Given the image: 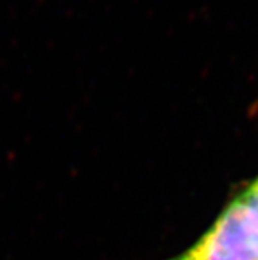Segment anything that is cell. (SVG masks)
I'll return each instance as SVG.
<instances>
[{
    "mask_svg": "<svg viewBox=\"0 0 258 260\" xmlns=\"http://www.w3.org/2000/svg\"><path fill=\"white\" fill-rule=\"evenodd\" d=\"M173 260H258V220L241 197L233 200L204 237Z\"/></svg>",
    "mask_w": 258,
    "mask_h": 260,
    "instance_id": "obj_1",
    "label": "cell"
},
{
    "mask_svg": "<svg viewBox=\"0 0 258 260\" xmlns=\"http://www.w3.org/2000/svg\"><path fill=\"white\" fill-rule=\"evenodd\" d=\"M240 197L252 209V212H253L256 220H258V178L246 188V192L243 195H240Z\"/></svg>",
    "mask_w": 258,
    "mask_h": 260,
    "instance_id": "obj_2",
    "label": "cell"
}]
</instances>
